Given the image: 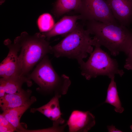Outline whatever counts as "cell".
Masks as SVG:
<instances>
[{
  "label": "cell",
  "instance_id": "2e32d148",
  "mask_svg": "<svg viewBox=\"0 0 132 132\" xmlns=\"http://www.w3.org/2000/svg\"><path fill=\"white\" fill-rule=\"evenodd\" d=\"M37 24L40 31L42 33L50 31L55 24L53 17L50 14L47 13H44L39 16Z\"/></svg>",
  "mask_w": 132,
  "mask_h": 132
},
{
  "label": "cell",
  "instance_id": "7402d4cb",
  "mask_svg": "<svg viewBox=\"0 0 132 132\" xmlns=\"http://www.w3.org/2000/svg\"><path fill=\"white\" fill-rule=\"evenodd\" d=\"M127 1L132 2V0H125Z\"/></svg>",
  "mask_w": 132,
  "mask_h": 132
},
{
  "label": "cell",
  "instance_id": "e0dca14e",
  "mask_svg": "<svg viewBox=\"0 0 132 132\" xmlns=\"http://www.w3.org/2000/svg\"><path fill=\"white\" fill-rule=\"evenodd\" d=\"M126 55L124 68L128 70H132V43Z\"/></svg>",
  "mask_w": 132,
  "mask_h": 132
},
{
  "label": "cell",
  "instance_id": "8fae6325",
  "mask_svg": "<svg viewBox=\"0 0 132 132\" xmlns=\"http://www.w3.org/2000/svg\"><path fill=\"white\" fill-rule=\"evenodd\" d=\"M31 91L23 89L16 94H6L0 98V106L3 111L25 105L30 100Z\"/></svg>",
  "mask_w": 132,
  "mask_h": 132
},
{
  "label": "cell",
  "instance_id": "ffe728a7",
  "mask_svg": "<svg viewBox=\"0 0 132 132\" xmlns=\"http://www.w3.org/2000/svg\"><path fill=\"white\" fill-rule=\"evenodd\" d=\"M17 131L14 127L0 126V132H12Z\"/></svg>",
  "mask_w": 132,
  "mask_h": 132
},
{
  "label": "cell",
  "instance_id": "6da1fadb",
  "mask_svg": "<svg viewBox=\"0 0 132 132\" xmlns=\"http://www.w3.org/2000/svg\"><path fill=\"white\" fill-rule=\"evenodd\" d=\"M87 29L99 43L108 50L114 56L121 52L126 55L132 43V30L120 24L87 21Z\"/></svg>",
  "mask_w": 132,
  "mask_h": 132
},
{
  "label": "cell",
  "instance_id": "5bb4252c",
  "mask_svg": "<svg viewBox=\"0 0 132 132\" xmlns=\"http://www.w3.org/2000/svg\"><path fill=\"white\" fill-rule=\"evenodd\" d=\"M82 1V0H57L54 5L53 13L58 17L72 10L77 11Z\"/></svg>",
  "mask_w": 132,
  "mask_h": 132
},
{
  "label": "cell",
  "instance_id": "3957f363",
  "mask_svg": "<svg viewBox=\"0 0 132 132\" xmlns=\"http://www.w3.org/2000/svg\"><path fill=\"white\" fill-rule=\"evenodd\" d=\"M86 29L77 24L75 29L60 42L52 46L51 54L56 58L65 57L76 59L80 65L88 54L93 50V46L99 43L97 39L90 36Z\"/></svg>",
  "mask_w": 132,
  "mask_h": 132
},
{
  "label": "cell",
  "instance_id": "ba28073f",
  "mask_svg": "<svg viewBox=\"0 0 132 132\" xmlns=\"http://www.w3.org/2000/svg\"><path fill=\"white\" fill-rule=\"evenodd\" d=\"M70 132H86L96 123L94 116L88 111L75 110L71 112L67 122Z\"/></svg>",
  "mask_w": 132,
  "mask_h": 132
},
{
  "label": "cell",
  "instance_id": "9a60e30c",
  "mask_svg": "<svg viewBox=\"0 0 132 132\" xmlns=\"http://www.w3.org/2000/svg\"><path fill=\"white\" fill-rule=\"evenodd\" d=\"M104 103L109 104L114 106L116 112L122 113L124 110L119 97L114 78L111 79L107 90L106 98Z\"/></svg>",
  "mask_w": 132,
  "mask_h": 132
},
{
  "label": "cell",
  "instance_id": "7c38bea8",
  "mask_svg": "<svg viewBox=\"0 0 132 132\" xmlns=\"http://www.w3.org/2000/svg\"><path fill=\"white\" fill-rule=\"evenodd\" d=\"M61 96L55 95L47 104L38 108H32L31 112L38 111L53 121V122L62 120V113L60 110L59 99Z\"/></svg>",
  "mask_w": 132,
  "mask_h": 132
},
{
  "label": "cell",
  "instance_id": "5b68a950",
  "mask_svg": "<svg viewBox=\"0 0 132 132\" xmlns=\"http://www.w3.org/2000/svg\"><path fill=\"white\" fill-rule=\"evenodd\" d=\"M101 46L99 43L97 44L88 60L79 65L81 75L88 80L100 75L107 76L111 79L114 78L116 75L122 77L124 72L119 68L116 60L111 58Z\"/></svg>",
  "mask_w": 132,
  "mask_h": 132
},
{
  "label": "cell",
  "instance_id": "9c48e42d",
  "mask_svg": "<svg viewBox=\"0 0 132 132\" xmlns=\"http://www.w3.org/2000/svg\"><path fill=\"white\" fill-rule=\"evenodd\" d=\"M106 0L119 24L128 27L132 24V2L125 0Z\"/></svg>",
  "mask_w": 132,
  "mask_h": 132
},
{
  "label": "cell",
  "instance_id": "603a6c76",
  "mask_svg": "<svg viewBox=\"0 0 132 132\" xmlns=\"http://www.w3.org/2000/svg\"><path fill=\"white\" fill-rule=\"evenodd\" d=\"M130 128L132 131V125H131L130 126Z\"/></svg>",
  "mask_w": 132,
  "mask_h": 132
},
{
  "label": "cell",
  "instance_id": "44dd1931",
  "mask_svg": "<svg viewBox=\"0 0 132 132\" xmlns=\"http://www.w3.org/2000/svg\"><path fill=\"white\" fill-rule=\"evenodd\" d=\"M107 129L108 132H122L121 131L116 129L114 126L112 125L108 126Z\"/></svg>",
  "mask_w": 132,
  "mask_h": 132
},
{
  "label": "cell",
  "instance_id": "8992f818",
  "mask_svg": "<svg viewBox=\"0 0 132 132\" xmlns=\"http://www.w3.org/2000/svg\"><path fill=\"white\" fill-rule=\"evenodd\" d=\"M77 11L80 14L81 19L85 21L119 24L106 0H82L80 7Z\"/></svg>",
  "mask_w": 132,
  "mask_h": 132
},
{
  "label": "cell",
  "instance_id": "7a4b0ae2",
  "mask_svg": "<svg viewBox=\"0 0 132 132\" xmlns=\"http://www.w3.org/2000/svg\"><path fill=\"white\" fill-rule=\"evenodd\" d=\"M14 43L19 49V64L22 75L29 77L34 66L49 53L51 54L52 46L45 36L40 33L33 35L22 32Z\"/></svg>",
  "mask_w": 132,
  "mask_h": 132
},
{
  "label": "cell",
  "instance_id": "52a82bcc",
  "mask_svg": "<svg viewBox=\"0 0 132 132\" xmlns=\"http://www.w3.org/2000/svg\"><path fill=\"white\" fill-rule=\"evenodd\" d=\"M4 44L9 49L7 56L0 65V76L5 79L27 77L22 76L19 64L18 53L19 49L14 43L9 39L5 40Z\"/></svg>",
  "mask_w": 132,
  "mask_h": 132
},
{
  "label": "cell",
  "instance_id": "4fadbf2b",
  "mask_svg": "<svg viewBox=\"0 0 132 132\" xmlns=\"http://www.w3.org/2000/svg\"><path fill=\"white\" fill-rule=\"evenodd\" d=\"M36 100L34 96L32 97L25 105L3 111L2 114L15 128L17 131H24L21 126L20 120L25 111Z\"/></svg>",
  "mask_w": 132,
  "mask_h": 132
},
{
  "label": "cell",
  "instance_id": "277c9868",
  "mask_svg": "<svg viewBox=\"0 0 132 132\" xmlns=\"http://www.w3.org/2000/svg\"><path fill=\"white\" fill-rule=\"evenodd\" d=\"M29 77L42 90L54 92L61 97L67 92L71 84L69 77L65 74L59 76L55 72L47 55L37 65Z\"/></svg>",
  "mask_w": 132,
  "mask_h": 132
},
{
  "label": "cell",
  "instance_id": "d6986e66",
  "mask_svg": "<svg viewBox=\"0 0 132 132\" xmlns=\"http://www.w3.org/2000/svg\"><path fill=\"white\" fill-rule=\"evenodd\" d=\"M6 94L4 80L3 78H0V98L4 97Z\"/></svg>",
  "mask_w": 132,
  "mask_h": 132
},
{
  "label": "cell",
  "instance_id": "ac0fdd59",
  "mask_svg": "<svg viewBox=\"0 0 132 132\" xmlns=\"http://www.w3.org/2000/svg\"><path fill=\"white\" fill-rule=\"evenodd\" d=\"M0 126L14 127L2 114L0 115Z\"/></svg>",
  "mask_w": 132,
  "mask_h": 132
},
{
  "label": "cell",
  "instance_id": "30bf717a",
  "mask_svg": "<svg viewBox=\"0 0 132 132\" xmlns=\"http://www.w3.org/2000/svg\"><path fill=\"white\" fill-rule=\"evenodd\" d=\"M80 19H81L80 15L65 16L55 24L50 31L42 33L47 40L57 35L65 36L75 29L77 24V21Z\"/></svg>",
  "mask_w": 132,
  "mask_h": 132
}]
</instances>
